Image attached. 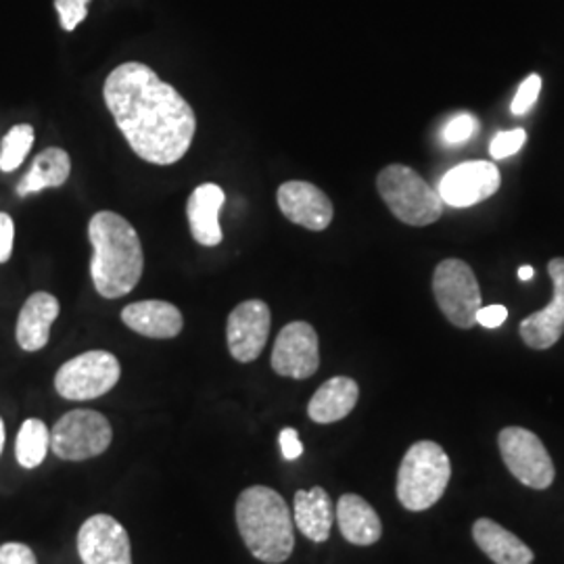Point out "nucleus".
I'll return each mask as SVG.
<instances>
[{
	"label": "nucleus",
	"instance_id": "nucleus-6",
	"mask_svg": "<svg viewBox=\"0 0 564 564\" xmlns=\"http://www.w3.org/2000/svg\"><path fill=\"white\" fill-rule=\"evenodd\" d=\"M113 442V429L97 410H72L51 431L53 454L67 463L101 456Z\"/></svg>",
	"mask_w": 564,
	"mask_h": 564
},
{
	"label": "nucleus",
	"instance_id": "nucleus-17",
	"mask_svg": "<svg viewBox=\"0 0 564 564\" xmlns=\"http://www.w3.org/2000/svg\"><path fill=\"white\" fill-rule=\"evenodd\" d=\"M224 202H226V195L223 188L212 182L197 186L188 197L186 216L191 224V235L203 247H218L223 242L220 209Z\"/></svg>",
	"mask_w": 564,
	"mask_h": 564
},
{
	"label": "nucleus",
	"instance_id": "nucleus-32",
	"mask_svg": "<svg viewBox=\"0 0 564 564\" xmlns=\"http://www.w3.org/2000/svg\"><path fill=\"white\" fill-rule=\"evenodd\" d=\"M279 444H281L282 458L284 460L291 463V460L302 458L303 444L302 440H300V433L295 429H291V426L282 429Z\"/></svg>",
	"mask_w": 564,
	"mask_h": 564
},
{
	"label": "nucleus",
	"instance_id": "nucleus-23",
	"mask_svg": "<svg viewBox=\"0 0 564 564\" xmlns=\"http://www.w3.org/2000/svg\"><path fill=\"white\" fill-rule=\"evenodd\" d=\"M72 174V160L67 151L59 147H48L34 160L28 176L20 182L18 193L21 197L41 193L44 188H57L63 186Z\"/></svg>",
	"mask_w": 564,
	"mask_h": 564
},
{
	"label": "nucleus",
	"instance_id": "nucleus-16",
	"mask_svg": "<svg viewBox=\"0 0 564 564\" xmlns=\"http://www.w3.org/2000/svg\"><path fill=\"white\" fill-rule=\"evenodd\" d=\"M121 323L149 339H174L182 333L184 318L174 303L149 300L126 305Z\"/></svg>",
	"mask_w": 564,
	"mask_h": 564
},
{
	"label": "nucleus",
	"instance_id": "nucleus-31",
	"mask_svg": "<svg viewBox=\"0 0 564 564\" xmlns=\"http://www.w3.org/2000/svg\"><path fill=\"white\" fill-rule=\"evenodd\" d=\"M13 241H15V224L13 218L0 212V263L9 262L13 256Z\"/></svg>",
	"mask_w": 564,
	"mask_h": 564
},
{
	"label": "nucleus",
	"instance_id": "nucleus-5",
	"mask_svg": "<svg viewBox=\"0 0 564 564\" xmlns=\"http://www.w3.org/2000/svg\"><path fill=\"white\" fill-rule=\"evenodd\" d=\"M377 188L391 214L408 226H429L444 214L445 203L440 193L419 172L402 163L387 165L377 178Z\"/></svg>",
	"mask_w": 564,
	"mask_h": 564
},
{
	"label": "nucleus",
	"instance_id": "nucleus-30",
	"mask_svg": "<svg viewBox=\"0 0 564 564\" xmlns=\"http://www.w3.org/2000/svg\"><path fill=\"white\" fill-rule=\"evenodd\" d=\"M0 564H39V558L30 545L9 542L0 545Z\"/></svg>",
	"mask_w": 564,
	"mask_h": 564
},
{
	"label": "nucleus",
	"instance_id": "nucleus-10",
	"mask_svg": "<svg viewBox=\"0 0 564 564\" xmlns=\"http://www.w3.org/2000/svg\"><path fill=\"white\" fill-rule=\"evenodd\" d=\"M321 366L318 335L307 323L286 324L272 349V368L286 379H310Z\"/></svg>",
	"mask_w": 564,
	"mask_h": 564
},
{
	"label": "nucleus",
	"instance_id": "nucleus-28",
	"mask_svg": "<svg viewBox=\"0 0 564 564\" xmlns=\"http://www.w3.org/2000/svg\"><path fill=\"white\" fill-rule=\"evenodd\" d=\"M90 0H55V9L59 15L61 28L65 32H74L88 15Z\"/></svg>",
	"mask_w": 564,
	"mask_h": 564
},
{
	"label": "nucleus",
	"instance_id": "nucleus-1",
	"mask_svg": "<svg viewBox=\"0 0 564 564\" xmlns=\"http://www.w3.org/2000/svg\"><path fill=\"white\" fill-rule=\"evenodd\" d=\"M102 99L142 162L172 165L188 153L197 132L195 111L149 65L121 63L107 76Z\"/></svg>",
	"mask_w": 564,
	"mask_h": 564
},
{
	"label": "nucleus",
	"instance_id": "nucleus-24",
	"mask_svg": "<svg viewBox=\"0 0 564 564\" xmlns=\"http://www.w3.org/2000/svg\"><path fill=\"white\" fill-rule=\"evenodd\" d=\"M51 449V431L39 419H28L21 424L15 442V456L23 468H36L44 463Z\"/></svg>",
	"mask_w": 564,
	"mask_h": 564
},
{
	"label": "nucleus",
	"instance_id": "nucleus-11",
	"mask_svg": "<svg viewBox=\"0 0 564 564\" xmlns=\"http://www.w3.org/2000/svg\"><path fill=\"white\" fill-rule=\"evenodd\" d=\"M272 314L262 300L242 302L230 312L226 323V341L237 362L249 364L262 356L270 335Z\"/></svg>",
	"mask_w": 564,
	"mask_h": 564
},
{
	"label": "nucleus",
	"instance_id": "nucleus-13",
	"mask_svg": "<svg viewBox=\"0 0 564 564\" xmlns=\"http://www.w3.org/2000/svg\"><path fill=\"white\" fill-rule=\"evenodd\" d=\"M502 184L500 170L489 162L460 163L440 182V197L449 207H470L489 199Z\"/></svg>",
	"mask_w": 564,
	"mask_h": 564
},
{
	"label": "nucleus",
	"instance_id": "nucleus-7",
	"mask_svg": "<svg viewBox=\"0 0 564 564\" xmlns=\"http://www.w3.org/2000/svg\"><path fill=\"white\" fill-rule=\"evenodd\" d=\"M121 377L120 360L102 349H93L61 366L55 375V389L72 402H88L109 393Z\"/></svg>",
	"mask_w": 564,
	"mask_h": 564
},
{
	"label": "nucleus",
	"instance_id": "nucleus-21",
	"mask_svg": "<svg viewBox=\"0 0 564 564\" xmlns=\"http://www.w3.org/2000/svg\"><path fill=\"white\" fill-rule=\"evenodd\" d=\"M293 521L303 535L314 544H324L330 538L335 512L324 487H312L310 491L300 489L295 494Z\"/></svg>",
	"mask_w": 564,
	"mask_h": 564
},
{
	"label": "nucleus",
	"instance_id": "nucleus-14",
	"mask_svg": "<svg viewBox=\"0 0 564 564\" xmlns=\"http://www.w3.org/2000/svg\"><path fill=\"white\" fill-rule=\"evenodd\" d=\"M276 199L284 218L307 230L321 232L333 223V203L312 182H284L276 193Z\"/></svg>",
	"mask_w": 564,
	"mask_h": 564
},
{
	"label": "nucleus",
	"instance_id": "nucleus-8",
	"mask_svg": "<svg viewBox=\"0 0 564 564\" xmlns=\"http://www.w3.org/2000/svg\"><path fill=\"white\" fill-rule=\"evenodd\" d=\"M433 293L445 318L458 328H473L481 310V289L468 263L444 260L433 274Z\"/></svg>",
	"mask_w": 564,
	"mask_h": 564
},
{
	"label": "nucleus",
	"instance_id": "nucleus-9",
	"mask_svg": "<svg viewBox=\"0 0 564 564\" xmlns=\"http://www.w3.org/2000/svg\"><path fill=\"white\" fill-rule=\"evenodd\" d=\"M506 468L517 481L531 489H547L554 484L556 470L542 440L523 426H506L498 437Z\"/></svg>",
	"mask_w": 564,
	"mask_h": 564
},
{
	"label": "nucleus",
	"instance_id": "nucleus-18",
	"mask_svg": "<svg viewBox=\"0 0 564 564\" xmlns=\"http://www.w3.org/2000/svg\"><path fill=\"white\" fill-rule=\"evenodd\" d=\"M59 300L46 291L32 293L20 310L15 337L23 351H41L51 339V326L59 318Z\"/></svg>",
	"mask_w": 564,
	"mask_h": 564
},
{
	"label": "nucleus",
	"instance_id": "nucleus-25",
	"mask_svg": "<svg viewBox=\"0 0 564 564\" xmlns=\"http://www.w3.org/2000/svg\"><path fill=\"white\" fill-rule=\"evenodd\" d=\"M34 144V128L30 123L13 126L0 144V170L15 172L23 160L28 158Z\"/></svg>",
	"mask_w": 564,
	"mask_h": 564
},
{
	"label": "nucleus",
	"instance_id": "nucleus-26",
	"mask_svg": "<svg viewBox=\"0 0 564 564\" xmlns=\"http://www.w3.org/2000/svg\"><path fill=\"white\" fill-rule=\"evenodd\" d=\"M479 121L470 113H458L442 128V141L445 144H463L475 137Z\"/></svg>",
	"mask_w": 564,
	"mask_h": 564
},
{
	"label": "nucleus",
	"instance_id": "nucleus-22",
	"mask_svg": "<svg viewBox=\"0 0 564 564\" xmlns=\"http://www.w3.org/2000/svg\"><path fill=\"white\" fill-rule=\"evenodd\" d=\"M473 538L481 552L496 564L533 563L531 547L491 519H479L473 524Z\"/></svg>",
	"mask_w": 564,
	"mask_h": 564
},
{
	"label": "nucleus",
	"instance_id": "nucleus-12",
	"mask_svg": "<svg viewBox=\"0 0 564 564\" xmlns=\"http://www.w3.org/2000/svg\"><path fill=\"white\" fill-rule=\"evenodd\" d=\"M78 554L84 564H132L130 538L109 514H93L78 531Z\"/></svg>",
	"mask_w": 564,
	"mask_h": 564
},
{
	"label": "nucleus",
	"instance_id": "nucleus-33",
	"mask_svg": "<svg viewBox=\"0 0 564 564\" xmlns=\"http://www.w3.org/2000/svg\"><path fill=\"white\" fill-rule=\"evenodd\" d=\"M506 318H508V310L505 305H487L479 310L477 324H481L485 328H498L506 323Z\"/></svg>",
	"mask_w": 564,
	"mask_h": 564
},
{
	"label": "nucleus",
	"instance_id": "nucleus-34",
	"mask_svg": "<svg viewBox=\"0 0 564 564\" xmlns=\"http://www.w3.org/2000/svg\"><path fill=\"white\" fill-rule=\"evenodd\" d=\"M533 276H535V270H533L531 265H521V268H519V279H521V281H531Z\"/></svg>",
	"mask_w": 564,
	"mask_h": 564
},
{
	"label": "nucleus",
	"instance_id": "nucleus-29",
	"mask_svg": "<svg viewBox=\"0 0 564 564\" xmlns=\"http://www.w3.org/2000/svg\"><path fill=\"white\" fill-rule=\"evenodd\" d=\"M540 93H542V78L538 74L527 76L523 84L519 86V93H517L514 101H512V113L514 116H524L535 105Z\"/></svg>",
	"mask_w": 564,
	"mask_h": 564
},
{
	"label": "nucleus",
	"instance_id": "nucleus-4",
	"mask_svg": "<svg viewBox=\"0 0 564 564\" xmlns=\"http://www.w3.org/2000/svg\"><path fill=\"white\" fill-rule=\"evenodd\" d=\"M452 464L435 442L410 445L398 473V500L410 512H423L444 498Z\"/></svg>",
	"mask_w": 564,
	"mask_h": 564
},
{
	"label": "nucleus",
	"instance_id": "nucleus-19",
	"mask_svg": "<svg viewBox=\"0 0 564 564\" xmlns=\"http://www.w3.org/2000/svg\"><path fill=\"white\" fill-rule=\"evenodd\" d=\"M335 519L341 535L354 545L377 544L383 535V523L377 510L356 494H345L337 502Z\"/></svg>",
	"mask_w": 564,
	"mask_h": 564
},
{
	"label": "nucleus",
	"instance_id": "nucleus-15",
	"mask_svg": "<svg viewBox=\"0 0 564 564\" xmlns=\"http://www.w3.org/2000/svg\"><path fill=\"white\" fill-rule=\"evenodd\" d=\"M547 272L554 284V297L544 310L524 318L519 330L524 345L531 349H550L564 333V258H554L547 263Z\"/></svg>",
	"mask_w": 564,
	"mask_h": 564
},
{
	"label": "nucleus",
	"instance_id": "nucleus-2",
	"mask_svg": "<svg viewBox=\"0 0 564 564\" xmlns=\"http://www.w3.org/2000/svg\"><path fill=\"white\" fill-rule=\"evenodd\" d=\"M93 245L90 276L97 293L105 300L128 295L144 270L142 242L134 226L116 212H99L88 223Z\"/></svg>",
	"mask_w": 564,
	"mask_h": 564
},
{
	"label": "nucleus",
	"instance_id": "nucleus-20",
	"mask_svg": "<svg viewBox=\"0 0 564 564\" xmlns=\"http://www.w3.org/2000/svg\"><path fill=\"white\" fill-rule=\"evenodd\" d=\"M360 400V387L349 377H333L314 393L307 403V414L314 423L330 424L351 414Z\"/></svg>",
	"mask_w": 564,
	"mask_h": 564
},
{
	"label": "nucleus",
	"instance_id": "nucleus-3",
	"mask_svg": "<svg viewBox=\"0 0 564 564\" xmlns=\"http://www.w3.org/2000/svg\"><path fill=\"white\" fill-rule=\"evenodd\" d=\"M237 527L249 552L265 564H281L293 554V514L279 491L253 485L237 500Z\"/></svg>",
	"mask_w": 564,
	"mask_h": 564
},
{
	"label": "nucleus",
	"instance_id": "nucleus-35",
	"mask_svg": "<svg viewBox=\"0 0 564 564\" xmlns=\"http://www.w3.org/2000/svg\"><path fill=\"white\" fill-rule=\"evenodd\" d=\"M2 447H4V423L0 419V454H2Z\"/></svg>",
	"mask_w": 564,
	"mask_h": 564
},
{
	"label": "nucleus",
	"instance_id": "nucleus-27",
	"mask_svg": "<svg viewBox=\"0 0 564 564\" xmlns=\"http://www.w3.org/2000/svg\"><path fill=\"white\" fill-rule=\"evenodd\" d=\"M524 141H527V132L521 130V128H517V130H506V132H498V134L491 139L489 153H491V158H494V160H506V158H510V155L519 153Z\"/></svg>",
	"mask_w": 564,
	"mask_h": 564
}]
</instances>
